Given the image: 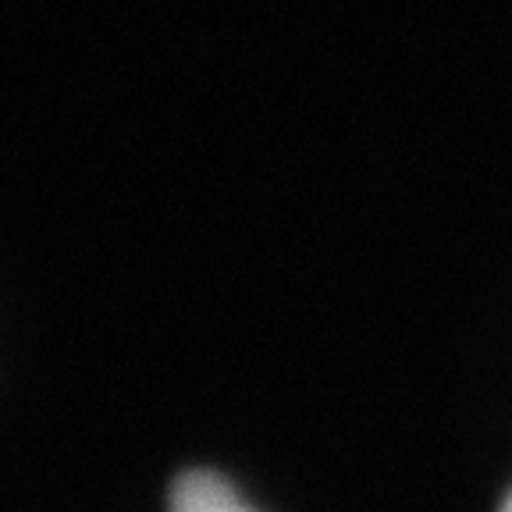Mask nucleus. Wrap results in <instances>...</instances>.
I'll use <instances>...</instances> for the list:
<instances>
[{
    "instance_id": "obj_1",
    "label": "nucleus",
    "mask_w": 512,
    "mask_h": 512,
    "mask_svg": "<svg viewBox=\"0 0 512 512\" xmlns=\"http://www.w3.org/2000/svg\"><path fill=\"white\" fill-rule=\"evenodd\" d=\"M171 512H253L228 480L214 473H182L171 488Z\"/></svg>"
},
{
    "instance_id": "obj_2",
    "label": "nucleus",
    "mask_w": 512,
    "mask_h": 512,
    "mask_svg": "<svg viewBox=\"0 0 512 512\" xmlns=\"http://www.w3.org/2000/svg\"><path fill=\"white\" fill-rule=\"evenodd\" d=\"M502 512H512V495H509V502L502 505Z\"/></svg>"
}]
</instances>
